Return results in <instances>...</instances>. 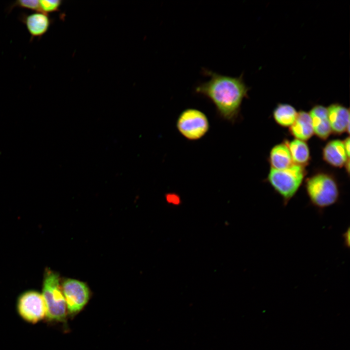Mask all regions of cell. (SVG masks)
I'll return each instance as SVG.
<instances>
[{
  "label": "cell",
  "mask_w": 350,
  "mask_h": 350,
  "mask_svg": "<svg viewBox=\"0 0 350 350\" xmlns=\"http://www.w3.org/2000/svg\"><path fill=\"white\" fill-rule=\"evenodd\" d=\"M203 73L210 79L199 84L195 92L210 100L221 117L233 122L238 117L243 99L247 95L248 88L242 75L233 77L207 69L203 70Z\"/></svg>",
  "instance_id": "obj_1"
},
{
  "label": "cell",
  "mask_w": 350,
  "mask_h": 350,
  "mask_svg": "<svg viewBox=\"0 0 350 350\" xmlns=\"http://www.w3.org/2000/svg\"><path fill=\"white\" fill-rule=\"evenodd\" d=\"M306 191L312 205L319 211L337 203L340 197L337 183L331 175L316 174L306 183Z\"/></svg>",
  "instance_id": "obj_2"
},
{
  "label": "cell",
  "mask_w": 350,
  "mask_h": 350,
  "mask_svg": "<svg viewBox=\"0 0 350 350\" xmlns=\"http://www.w3.org/2000/svg\"><path fill=\"white\" fill-rule=\"evenodd\" d=\"M306 175L304 167L294 164L284 170L272 168L267 179L275 191L280 195L284 206L296 194Z\"/></svg>",
  "instance_id": "obj_3"
},
{
  "label": "cell",
  "mask_w": 350,
  "mask_h": 350,
  "mask_svg": "<svg viewBox=\"0 0 350 350\" xmlns=\"http://www.w3.org/2000/svg\"><path fill=\"white\" fill-rule=\"evenodd\" d=\"M59 281L58 275L47 269L44 274L42 295L46 305L47 318L62 322L66 319L67 306Z\"/></svg>",
  "instance_id": "obj_4"
},
{
  "label": "cell",
  "mask_w": 350,
  "mask_h": 350,
  "mask_svg": "<svg viewBox=\"0 0 350 350\" xmlns=\"http://www.w3.org/2000/svg\"><path fill=\"white\" fill-rule=\"evenodd\" d=\"M179 132L186 139L196 140L208 132L210 123L206 114L195 108H187L179 115L176 122Z\"/></svg>",
  "instance_id": "obj_5"
},
{
  "label": "cell",
  "mask_w": 350,
  "mask_h": 350,
  "mask_svg": "<svg viewBox=\"0 0 350 350\" xmlns=\"http://www.w3.org/2000/svg\"><path fill=\"white\" fill-rule=\"evenodd\" d=\"M18 309L20 316L30 323H36L46 315V308L42 295L35 291L22 294L18 300Z\"/></svg>",
  "instance_id": "obj_6"
},
{
  "label": "cell",
  "mask_w": 350,
  "mask_h": 350,
  "mask_svg": "<svg viewBox=\"0 0 350 350\" xmlns=\"http://www.w3.org/2000/svg\"><path fill=\"white\" fill-rule=\"evenodd\" d=\"M62 290L64 296L67 309L70 315L80 312L89 300V291L87 285L81 281L67 279L62 284Z\"/></svg>",
  "instance_id": "obj_7"
},
{
  "label": "cell",
  "mask_w": 350,
  "mask_h": 350,
  "mask_svg": "<svg viewBox=\"0 0 350 350\" xmlns=\"http://www.w3.org/2000/svg\"><path fill=\"white\" fill-rule=\"evenodd\" d=\"M19 19L26 26L32 39L42 37L48 31L51 24L48 14L41 12L22 14Z\"/></svg>",
  "instance_id": "obj_8"
},
{
  "label": "cell",
  "mask_w": 350,
  "mask_h": 350,
  "mask_svg": "<svg viewBox=\"0 0 350 350\" xmlns=\"http://www.w3.org/2000/svg\"><path fill=\"white\" fill-rule=\"evenodd\" d=\"M332 131L340 134L350 132V111L342 105L335 104L327 108Z\"/></svg>",
  "instance_id": "obj_9"
},
{
  "label": "cell",
  "mask_w": 350,
  "mask_h": 350,
  "mask_svg": "<svg viewBox=\"0 0 350 350\" xmlns=\"http://www.w3.org/2000/svg\"><path fill=\"white\" fill-rule=\"evenodd\" d=\"M323 159L331 166L340 168L345 166L349 159L343 141L335 140L330 141L323 149Z\"/></svg>",
  "instance_id": "obj_10"
},
{
  "label": "cell",
  "mask_w": 350,
  "mask_h": 350,
  "mask_svg": "<svg viewBox=\"0 0 350 350\" xmlns=\"http://www.w3.org/2000/svg\"><path fill=\"white\" fill-rule=\"evenodd\" d=\"M309 114L312 119L314 133L322 140L327 139L332 132L327 108L320 105H315L311 110Z\"/></svg>",
  "instance_id": "obj_11"
},
{
  "label": "cell",
  "mask_w": 350,
  "mask_h": 350,
  "mask_svg": "<svg viewBox=\"0 0 350 350\" xmlns=\"http://www.w3.org/2000/svg\"><path fill=\"white\" fill-rule=\"evenodd\" d=\"M290 131L297 139L305 141L311 138L314 132L309 113L304 111L298 113L295 122L290 127Z\"/></svg>",
  "instance_id": "obj_12"
},
{
  "label": "cell",
  "mask_w": 350,
  "mask_h": 350,
  "mask_svg": "<svg viewBox=\"0 0 350 350\" xmlns=\"http://www.w3.org/2000/svg\"><path fill=\"white\" fill-rule=\"evenodd\" d=\"M269 161L271 168L276 170L286 169L294 164L286 142L276 145L272 148Z\"/></svg>",
  "instance_id": "obj_13"
},
{
  "label": "cell",
  "mask_w": 350,
  "mask_h": 350,
  "mask_svg": "<svg viewBox=\"0 0 350 350\" xmlns=\"http://www.w3.org/2000/svg\"><path fill=\"white\" fill-rule=\"evenodd\" d=\"M293 163L304 167L310 159L309 147L306 142L295 139L287 142Z\"/></svg>",
  "instance_id": "obj_14"
},
{
  "label": "cell",
  "mask_w": 350,
  "mask_h": 350,
  "mask_svg": "<svg viewBox=\"0 0 350 350\" xmlns=\"http://www.w3.org/2000/svg\"><path fill=\"white\" fill-rule=\"evenodd\" d=\"M295 108L288 104H280L273 111V117L277 123L284 127H290L298 114Z\"/></svg>",
  "instance_id": "obj_15"
},
{
  "label": "cell",
  "mask_w": 350,
  "mask_h": 350,
  "mask_svg": "<svg viewBox=\"0 0 350 350\" xmlns=\"http://www.w3.org/2000/svg\"><path fill=\"white\" fill-rule=\"evenodd\" d=\"M15 7L26 9L40 12L39 1L37 0H18L13 3L9 7V12Z\"/></svg>",
  "instance_id": "obj_16"
},
{
  "label": "cell",
  "mask_w": 350,
  "mask_h": 350,
  "mask_svg": "<svg viewBox=\"0 0 350 350\" xmlns=\"http://www.w3.org/2000/svg\"><path fill=\"white\" fill-rule=\"evenodd\" d=\"M39 1L40 12L46 14L58 11L61 4L60 0H41Z\"/></svg>",
  "instance_id": "obj_17"
},
{
  "label": "cell",
  "mask_w": 350,
  "mask_h": 350,
  "mask_svg": "<svg viewBox=\"0 0 350 350\" xmlns=\"http://www.w3.org/2000/svg\"><path fill=\"white\" fill-rule=\"evenodd\" d=\"M166 202L172 205L177 206L181 203V199L179 196L175 193H169L166 195Z\"/></svg>",
  "instance_id": "obj_18"
},
{
  "label": "cell",
  "mask_w": 350,
  "mask_h": 350,
  "mask_svg": "<svg viewBox=\"0 0 350 350\" xmlns=\"http://www.w3.org/2000/svg\"><path fill=\"white\" fill-rule=\"evenodd\" d=\"M350 140L349 137H348L344 141H343L346 152L349 158L350 157Z\"/></svg>",
  "instance_id": "obj_19"
}]
</instances>
